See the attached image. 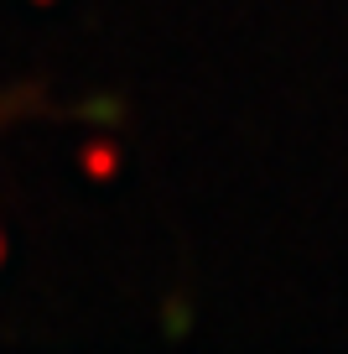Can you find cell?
I'll return each mask as SVG.
<instances>
[{
  "label": "cell",
  "instance_id": "1",
  "mask_svg": "<svg viewBox=\"0 0 348 354\" xmlns=\"http://www.w3.org/2000/svg\"><path fill=\"white\" fill-rule=\"evenodd\" d=\"M26 100H32V94H21V88H16V94H0V125L11 120V115H21Z\"/></svg>",
  "mask_w": 348,
  "mask_h": 354
}]
</instances>
